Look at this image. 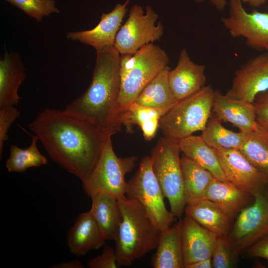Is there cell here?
<instances>
[{
  "instance_id": "obj_38",
  "label": "cell",
  "mask_w": 268,
  "mask_h": 268,
  "mask_svg": "<svg viewBox=\"0 0 268 268\" xmlns=\"http://www.w3.org/2000/svg\"><path fill=\"white\" fill-rule=\"evenodd\" d=\"M212 268V258L195 263L186 264L184 268Z\"/></svg>"
},
{
  "instance_id": "obj_10",
  "label": "cell",
  "mask_w": 268,
  "mask_h": 268,
  "mask_svg": "<svg viewBox=\"0 0 268 268\" xmlns=\"http://www.w3.org/2000/svg\"><path fill=\"white\" fill-rule=\"evenodd\" d=\"M229 15L221 19L230 35L242 37L249 47L268 52V12H248L240 0H229Z\"/></svg>"
},
{
  "instance_id": "obj_11",
  "label": "cell",
  "mask_w": 268,
  "mask_h": 268,
  "mask_svg": "<svg viewBox=\"0 0 268 268\" xmlns=\"http://www.w3.org/2000/svg\"><path fill=\"white\" fill-rule=\"evenodd\" d=\"M238 214L228 237L238 254L268 234V187Z\"/></svg>"
},
{
  "instance_id": "obj_32",
  "label": "cell",
  "mask_w": 268,
  "mask_h": 268,
  "mask_svg": "<svg viewBox=\"0 0 268 268\" xmlns=\"http://www.w3.org/2000/svg\"><path fill=\"white\" fill-rule=\"evenodd\" d=\"M238 254L235 251L228 237H218V240L212 256V268H231L236 265V256Z\"/></svg>"
},
{
  "instance_id": "obj_20",
  "label": "cell",
  "mask_w": 268,
  "mask_h": 268,
  "mask_svg": "<svg viewBox=\"0 0 268 268\" xmlns=\"http://www.w3.org/2000/svg\"><path fill=\"white\" fill-rule=\"evenodd\" d=\"M203 198L215 203L232 220L254 198L249 192L229 181H222L214 178Z\"/></svg>"
},
{
  "instance_id": "obj_41",
  "label": "cell",
  "mask_w": 268,
  "mask_h": 268,
  "mask_svg": "<svg viewBox=\"0 0 268 268\" xmlns=\"http://www.w3.org/2000/svg\"></svg>"
},
{
  "instance_id": "obj_1",
  "label": "cell",
  "mask_w": 268,
  "mask_h": 268,
  "mask_svg": "<svg viewBox=\"0 0 268 268\" xmlns=\"http://www.w3.org/2000/svg\"><path fill=\"white\" fill-rule=\"evenodd\" d=\"M28 127L51 159L82 182L112 136L86 117L66 109L46 108Z\"/></svg>"
},
{
  "instance_id": "obj_13",
  "label": "cell",
  "mask_w": 268,
  "mask_h": 268,
  "mask_svg": "<svg viewBox=\"0 0 268 268\" xmlns=\"http://www.w3.org/2000/svg\"><path fill=\"white\" fill-rule=\"evenodd\" d=\"M268 91V52L246 62L235 72L228 96L253 103L260 93Z\"/></svg>"
},
{
  "instance_id": "obj_29",
  "label": "cell",
  "mask_w": 268,
  "mask_h": 268,
  "mask_svg": "<svg viewBox=\"0 0 268 268\" xmlns=\"http://www.w3.org/2000/svg\"><path fill=\"white\" fill-rule=\"evenodd\" d=\"M222 121L212 113L201 135L202 138L212 148H224L240 150L246 134L241 131L234 132L224 128Z\"/></svg>"
},
{
  "instance_id": "obj_23",
  "label": "cell",
  "mask_w": 268,
  "mask_h": 268,
  "mask_svg": "<svg viewBox=\"0 0 268 268\" xmlns=\"http://www.w3.org/2000/svg\"><path fill=\"white\" fill-rule=\"evenodd\" d=\"M90 211L106 240H115L122 219L118 199L105 194L90 197Z\"/></svg>"
},
{
  "instance_id": "obj_9",
  "label": "cell",
  "mask_w": 268,
  "mask_h": 268,
  "mask_svg": "<svg viewBox=\"0 0 268 268\" xmlns=\"http://www.w3.org/2000/svg\"><path fill=\"white\" fill-rule=\"evenodd\" d=\"M158 18L150 6L146 7L144 12L142 6L134 5L116 37L114 47L120 55H132L143 46L159 40L163 34V26L160 21L156 23Z\"/></svg>"
},
{
  "instance_id": "obj_36",
  "label": "cell",
  "mask_w": 268,
  "mask_h": 268,
  "mask_svg": "<svg viewBox=\"0 0 268 268\" xmlns=\"http://www.w3.org/2000/svg\"><path fill=\"white\" fill-rule=\"evenodd\" d=\"M248 256L252 258H263L268 262V234L247 249Z\"/></svg>"
},
{
  "instance_id": "obj_22",
  "label": "cell",
  "mask_w": 268,
  "mask_h": 268,
  "mask_svg": "<svg viewBox=\"0 0 268 268\" xmlns=\"http://www.w3.org/2000/svg\"><path fill=\"white\" fill-rule=\"evenodd\" d=\"M184 212L218 237L227 236L230 233L232 220L208 199L202 198L188 202Z\"/></svg>"
},
{
  "instance_id": "obj_28",
  "label": "cell",
  "mask_w": 268,
  "mask_h": 268,
  "mask_svg": "<svg viewBox=\"0 0 268 268\" xmlns=\"http://www.w3.org/2000/svg\"><path fill=\"white\" fill-rule=\"evenodd\" d=\"M164 114L159 109L141 106L134 103L122 113L121 122L130 133L133 132V126L137 125L145 140L149 141L155 137L160 119Z\"/></svg>"
},
{
  "instance_id": "obj_4",
  "label": "cell",
  "mask_w": 268,
  "mask_h": 268,
  "mask_svg": "<svg viewBox=\"0 0 268 268\" xmlns=\"http://www.w3.org/2000/svg\"><path fill=\"white\" fill-rule=\"evenodd\" d=\"M169 61L165 51L153 43L143 46L132 55L121 56L118 108L121 115L145 86L168 66Z\"/></svg>"
},
{
  "instance_id": "obj_3",
  "label": "cell",
  "mask_w": 268,
  "mask_h": 268,
  "mask_svg": "<svg viewBox=\"0 0 268 268\" xmlns=\"http://www.w3.org/2000/svg\"><path fill=\"white\" fill-rule=\"evenodd\" d=\"M122 219L115 252L118 267L129 266L155 249L161 231L141 206L126 196L118 199Z\"/></svg>"
},
{
  "instance_id": "obj_27",
  "label": "cell",
  "mask_w": 268,
  "mask_h": 268,
  "mask_svg": "<svg viewBox=\"0 0 268 268\" xmlns=\"http://www.w3.org/2000/svg\"><path fill=\"white\" fill-rule=\"evenodd\" d=\"M180 161L187 203L203 198L213 176L206 169L183 154Z\"/></svg>"
},
{
  "instance_id": "obj_31",
  "label": "cell",
  "mask_w": 268,
  "mask_h": 268,
  "mask_svg": "<svg viewBox=\"0 0 268 268\" xmlns=\"http://www.w3.org/2000/svg\"><path fill=\"white\" fill-rule=\"evenodd\" d=\"M18 8L25 14L40 22L45 16L58 14L60 9L55 0H4Z\"/></svg>"
},
{
  "instance_id": "obj_12",
  "label": "cell",
  "mask_w": 268,
  "mask_h": 268,
  "mask_svg": "<svg viewBox=\"0 0 268 268\" xmlns=\"http://www.w3.org/2000/svg\"><path fill=\"white\" fill-rule=\"evenodd\" d=\"M216 153L228 181L250 193L253 197L268 187V179L240 150L212 148Z\"/></svg>"
},
{
  "instance_id": "obj_8",
  "label": "cell",
  "mask_w": 268,
  "mask_h": 268,
  "mask_svg": "<svg viewBox=\"0 0 268 268\" xmlns=\"http://www.w3.org/2000/svg\"><path fill=\"white\" fill-rule=\"evenodd\" d=\"M136 160L134 156H117L110 138L93 170L82 182L84 192L90 197L99 193L117 199L126 196L128 185L125 176L134 168Z\"/></svg>"
},
{
  "instance_id": "obj_39",
  "label": "cell",
  "mask_w": 268,
  "mask_h": 268,
  "mask_svg": "<svg viewBox=\"0 0 268 268\" xmlns=\"http://www.w3.org/2000/svg\"><path fill=\"white\" fill-rule=\"evenodd\" d=\"M205 0H195L197 3H202ZM211 3L218 11H223L227 5L226 0H209Z\"/></svg>"
},
{
  "instance_id": "obj_35",
  "label": "cell",
  "mask_w": 268,
  "mask_h": 268,
  "mask_svg": "<svg viewBox=\"0 0 268 268\" xmlns=\"http://www.w3.org/2000/svg\"><path fill=\"white\" fill-rule=\"evenodd\" d=\"M253 104L257 120L268 127V91L259 93Z\"/></svg>"
},
{
  "instance_id": "obj_26",
  "label": "cell",
  "mask_w": 268,
  "mask_h": 268,
  "mask_svg": "<svg viewBox=\"0 0 268 268\" xmlns=\"http://www.w3.org/2000/svg\"><path fill=\"white\" fill-rule=\"evenodd\" d=\"M245 134L240 150L268 179V127L257 120L256 128Z\"/></svg>"
},
{
  "instance_id": "obj_15",
  "label": "cell",
  "mask_w": 268,
  "mask_h": 268,
  "mask_svg": "<svg viewBox=\"0 0 268 268\" xmlns=\"http://www.w3.org/2000/svg\"><path fill=\"white\" fill-rule=\"evenodd\" d=\"M218 238L216 234L185 215L181 223L184 266L212 258Z\"/></svg>"
},
{
  "instance_id": "obj_6",
  "label": "cell",
  "mask_w": 268,
  "mask_h": 268,
  "mask_svg": "<svg viewBox=\"0 0 268 268\" xmlns=\"http://www.w3.org/2000/svg\"><path fill=\"white\" fill-rule=\"evenodd\" d=\"M179 140L163 136L151 152L152 166L170 211L180 218L187 203L181 165Z\"/></svg>"
},
{
  "instance_id": "obj_2",
  "label": "cell",
  "mask_w": 268,
  "mask_h": 268,
  "mask_svg": "<svg viewBox=\"0 0 268 268\" xmlns=\"http://www.w3.org/2000/svg\"><path fill=\"white\" fill-rule=\"evenodd\" d=\"M96 51L91 83L65 109L86 117L112 136L123 126L118 108L121 55L114 46Z\"/></svg>"
},
{
  "instance_id": "obj_37",
  "label": "cell",
  "mask_w": 268,
  "mask_h": 268,
  "mask_svg": "<svg viewBox=\"0 0 268 268\" xmlns=\"http://www.w3.org/2000/svg\"><path fill=\"white\" fill-rule=\"evenodd\" d=\"M51 268H83V265L77 260L63 262L50 267Z\"/></svg>"
},
{
  "instance_id": "obj_30",
  "label": "cell",
  "mask_w": 268,
  "mask_h": 268,
  "mask_svg": "<svg viewBox=\"0 0 268 268\" xmlns=\"http://www.w3.org/2000/svg\"><path fill=\"white\" fill-rule=\"evenodd\" d=\"M31 136V142L26 148H20L15 144L10 146L9 156L6 161V167L9 172L21 173L29 168L47 164V158L37 147L38 137L36 135Z\"/></svg>"
},
{
  "instance_id": "obj_5",
  "label": "cell",
  "mask_w": 268,
  "mask_h": 268,
  "mask_svg": "<svg viewBox=\"0 0 268 268\" xmlns=\"http://www.w3.org/2000/svg\"><path fill=\"white\" fill-rule=\"evenodd\" d=\"M215 91L210 85L179 101L159 120L164 136L179 140L202 131L211 113Z\"/></svg>"
},
{
  "instance_id": "obj_33",
  "label": "cell",
  "mask_w": 268,
  "mask_h": 268,
  "mask_svg": "<svg viewBox=\"0 0 268 268\" xmlns=\"http://www.w3.org/2000/svg\"><path fill=\"white\" fill-rule=\"evenodd\" d=\"M20 115L14 106L0 108V157L2 156L3 144L8 139L7 132L11 125Z\"/></svg>"
},
{
  "instance_id": "obj_7",
  "label": "cell",
  "mask_w": 268,
  "mask_h": 268,
  "mask_svg": "<svg viewBox=\"0 0 268 268\" xmlns=\"http://www.w3.org/2000/svg\"><path fill=\"white\" fill-rule=\"evenodd\" d=\"M128 185L127 198L138 203L161 231L176 221V217L164 203V196L153 171L150 155L141 159L138 170Z\"/></svg>"
},
{
  "instance_id": "obj_19",
  "label": "cell",
  "mask_w": 268,
  "mask_h": 268,
  "mask_svg": "<svg viewBox=\"0 0 268 268\" xmlns=\"http://www.w3.org/2000/svg\"><path fill=\"white\" fill-rule=\"evenodd\" d=\"M25 70L19 53L5 49L0 60V108L19 103L18 89L26 79Z\"/></svg>"
},
{
  "instance_id": "obj_40",
  "label": "cell",
  "mask_w": 268,
  "mask_h": 268,
  "mask_svg": "<svg viewBox=\"0 0 268 268\" xmlns=\"http://www.w3.org/2000/svg\"><path fill=\"white\" fill-rule=\"evenodd\" d=\"M242 3H247L252 7H260L264 4L268 0H240Z\"/></svg>"
},
{
  "instance_id": "obj_16",
  "label": "cell",
  "mask_w": 268,
  "mask_h": 268,
  "mask_svg": "<svg viewBox=\"0 0 268 268\" xmlns=\"http://www.w3.org/2000/svg\"><path fill=\"white\" fill-rule=\"evenodd\" d=\"M205 68L204 65L191 60L186 49L181 51L176 67L169 70L167 76L170 89L178 101L205 86Z\"/></svg>"
},
{
  "instance_id": "obj_24",
  "label": "cell",
  "mask_w": 268,
  "mask_h": 268,
  "mask_svg": "<svg viewBox=\"0 0 268 268\" xmlns=\"http://www.w3.org/2000/svg\"><path fill=\"white\" fill-rule=\"evenodd\" d=\"M180 151L185 156L208 171L217 180L228 181L214 150L201 135L193 134L179 140Z\"/></svg>"
},
{
  "instance_id": "obj_14",
  "label": "cell",
  "mask_w": 268,
  "mask_h": 268,
  "mask_svg": "<svg viewBox=\"0 0 268 268\" xmlns=\"http://www.w3.org/2000/svg\"><path fill=\"white\" fill-rule=\"evenodd\" d=\"M129 2L130 0H127L122 4L118 3L110 12L102 13L99 22L93 28L70 31L67 33V38L89 45L95 50L114 46L117 34L127 12Z\"/></svg>"
},
{
  "instance_id": "obj_17",
  "label": "cell",
  "mask_w": 268,
  "mask_h": 268,
  "mask_svg": "<svg viewBox=\"0 0 268 268\" xmlns=\"http://www.w3.org/2000/svg\"><path fill=\"white\" fill-rule=\"evenodd\" d=\"M212 113L222 122H228L247 133L256 126L257 117L253 103L233 98L215 91Z\"/></svg>"
},
{
  "instance_id": "obj_21",
  "label": "cell",
  "mask_w": 268,
  "mask_h": 268,
  "mask_svg": "<svg viewBox=\"0 0 268 268\" xmlns=\"http://www.w3.org/2000/svg\"><path fill=\"white\" fill-rule=\"evenodd\" d=\"M182 219L161 231L156 252L151 260L153 268H184L181 239Z\"/></svg>"
},
{
  "instance_id": "obj_18",
  "label": "cell",
  "mask_w": 268,
  "mask_h": 268,
  "mask_svg": "<svg viewBox=\"0 0 268 268\" xmlns=\"http://www.w3.org/2000/svg\"><path fill=\"white\" fill-rule=\"evenodd\" d=\"M106 240L90 210L79 215L67 234L69 251L78 257L99 249Z\"/></svg>"
},
{
  "instance_id": "obj_34",
  "label": "cell",
  "mask_w": 268,
  "mask_h": 268,
  "mask_svg": "<svg viewBox=\"0 0 268 268\" xmlns=\"http://www.w3.org/2000/svg\"><path fill=\"white\" fill-rule=\"evenodd\" d=\"M89 268H116L117 257L115 250L106 244L101 255L89 259L87 262Z\"/></svg>"
},
{
  "instance_id": "obj_25",
  "label": "cell",
  "mask_w": 268,
  "mask_h": 268,
  "mask_svg": "<svg viewBox=\"0 0 268 268\" xmlns=\"http://www.w3.org/2000/svg\"><path fill=\"white\" fill-rule=\"evenodd\" d=\"M167 66L143 89L134 102L136 104L159 109L165 114L178 102L169 87Z\"/></svg>"
}]
</instances>
